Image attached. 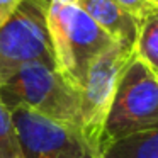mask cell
<instances>
[{
  "label": "cell",
  "mask_w": 158,
  "mask_h": 158,
  "mask_svg": "<svg viewBox=\"0 0 158 158\" xmlns=\"http://www.w3.org/2000/svg\"><path fill=\"white\" fill-rule=\"evenodd\" d=\"M134 56L143 61L158 78V9L139 22Z\"/></svg>",
  "instance_id": "cell-9"
},
{
  "label": "cell",
  "mask_w": 158,
  "mask_h": 158,
  "mask_svg": "<svg viewBox=\"0 0 158 158\" xmlns=\"http://www.w3.org/2000/svg\"><path fill=\"white\" fill-rule=\"evenodd\" d=\"M116 2L139 22L158 9V4L155 0H116Z\"/></svg>",
  "instance_id": "cell-11"
},
{
  "label": "cell",
  "mask_w": 158,
  "mask_h": 158,
  "mask_svg": "<svg viewBox=\"0 0 158 158\" xmlns=\"http://www.w3.org/2000/svg\"><path fill=\"white\" fill-rule=\"evenodd\" d=\"M134 49L114 43L90 65L80 89V131L102 158V133L112 106L117 83L124 68L133 60Z\"/></svg>",
  "instance_id": "cell-4"
},
{
  "label": "cell",
  "mask_w": 158,
  "mask_h": 158,
  "mask_svg": "<svg viewBox=\"0 0 158 158\" xmlns=\"http://www.w3.org/2000/svg\"><path fill=\"white\" fill-rule=\"evenodd\" d=\"M24 2L26 0H0V29L17 14Z\"/></svg>",
  "instance_id": "cell-12"
},
{
  "label": "cell",
  "mask_w": 158,
  "mask_h": 158,
  "mask_svg": "<svg viewBox=\"0 0 158 158\" xmlns=\"http://www.w3.org/2000/svg\"><path fill=\"white\" fill-rule=\"evenodd\" d=\"M22 158H100L77 126L53 121L29 107L10 110Z\"/></svg>",
  "instance_id": "cell-6"
},
{
  "label": "cell",
  "mask_w": 158,
  "mask_h": 158,
  "mask_svg": "<svg viewBox=\"0 0 158 158\" xmlns=\"http://www.w3.org/2000/svg\"><path fill=\"white\" fill-rule=\"evenodd\" d=\"M155 2H156V4H158V0H155Z\"/></svg>",
  "instance_id": "cell-13"
},
{
  "label": "cell",
  "mask_w": 158,
  "mask_h": 158,
  "mask_svg": "<svg viewBox=\"0 0 158 158\" xmlns=\"http://www.w3.org/2000/svg\"><path fill=\"white\" fill-rule=\"evenodd\" d=\"M19 158H22V156H19Z\"/></svg>",
  "instance_id": "cell-14"
},
{
  "label": "cell",
  "mask_w": 158,
  "mask_h": 158,
  "mask_svg": "<svg viewBox=\"0 0 158 158\" xmlns=\"http://www.w3.org/2000/svg\"><path fill=\"white\" fill-rule=\"evenodd\" d=\"M77 4L112 41L134 49L139 21L124 10L116 0H77Z\"/></svg>",
  "instance_id": "cell-7"
},
{
  "label": "cell",
  "mask_w": 158,
  "mask_h": 158,
  "mask_svg": "<svg viewBox=\"0 0 158 158\" xmlns=\"http://www.w3.org/2000/svg\"><path fill=\"white\" fill-rule=\"evenodd\" d=\"M46 27L56 70L78 90L95 58L116 43L92 21L77 0H49Z\"/></svg>",
  "instance_id": "cell-1"
},
{
  "label": "cell",
  "mask_w": 158,
  "mask_h": 158,
  "mask_svg": "<svg viewBox=\"0 0 158 158\" xmlns=\"http://www.w3.org/2000/svg\"><path fill=\"white\" fill-rule=\"evenodd\" d=\"M0 99L9 110L29 107L53 121L80 129V90L53 63H26L0 87Z\"/></svg>",
  "instance_id": "cell-2"
},
{
  "label": "cell",
  "mask_w": 158,
  "mask_h": 158,
  "mask_svg": "<svg viewBox=\"0 0 158 158\" xmlns=\"http://www.w3.org/2000/svg\"><path fill=\"white\" fill-rule=\"evenodd\" d=\"M102 158H158V126L112 143Z\"/></svg>",
  "instance_id": "cell-8"
},
{
  "label": "cell",
  "mask_w": 158,
  "mask_h": 158,
  "mask_svg": "<svg viewBox=\"0 0 158 158\" xmlns=\"http://www.w3.org/2000/svg\"><path fill=\"white\" fill-rule=\"evenodd\" d=\"M21 148L10 110L0 99V158H19Z\"/></svg>",
  "instance_id": "cell-10"
},
{
  "label": "cell",
  "mask_w": 158,
  "mask_h": 158,
  "mask_svg": "<svg viewBox=\"0 0 158 158\" xmlns=\"http://www.w3.org/2000/svg\"><path fill=\"white\" fill-rule=\"evenodd\" d=\"M158 126V78L133 56L124 68L102 133L100 151L139 131Z\"/></svg>",
  "instance_id": "cell-3"
},
{
  "label": "cell",
  "mask_w": 158,
  "mask_h": 158,
  "mask_svg": "<svg viewBox=\"0 0 158 158\" xmlns=\"http://www.w3.org/2000/svg\"><path fill=\"white\" fill-rule=\"evenodd\" d=\"M49 0H26L17 14L0 29V87L31 61L55 65L46 27Z\"/></svg>",
  "instance_id": "cell-5"
}]
</instances>
